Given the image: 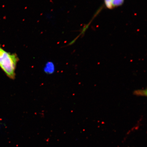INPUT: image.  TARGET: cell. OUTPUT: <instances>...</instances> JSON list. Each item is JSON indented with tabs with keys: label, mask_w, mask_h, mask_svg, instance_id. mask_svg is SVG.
Instances as JSON below:
<instances>
[{
	"label": "cell",
	"mask_w": 147,
	"mask_h": 147,
	"mask_svg": "<svg viewBox=\"0 0 147 147\" xmlns=\"http://www.w3.org/2000/svg\"><path fill=\"white\" fill-rule=\"evenodd\" d=\"M18 60L17 55L8 52L0 46V68L10 79L15 78Z\"/></svg>",
	"instance_id": "cell-1"
},
{
	"label": "cell",
	"mask_w": 147,
	"mask_h": 147,
	"mask_svg": "<svg viewBox=\"0 0 147 147\" xmlns=\"http://www.w3.org/2000/svg\"><path fill=\"white\" fill-rule=\"evenodd\" d=\"M134 94L139 96H146V89L138 90L134 91Z\"/></svg>",
	"instance_id": "cell-2"
},
{
	"label": "cell",
	"mask_w": 147,
	"mask_h": 147,
	"mask_svg": "<svg viewBox=\"0 0 147 147\" xmlns=\"http://www.w3.org/2000/svg\"><path fill=\"white\" fill-rule=\"evenodd\" d=\"M124 0H112L113 8L121 6L123 3Z\"/></svg>",
	"instance_id": "cell-3"
},
{
	"label": "cell",
	"mask_w": 147,
	"mask_h": 147,
	"mask_svg": "<svg viewBox=\"0 0 147 147\" xmlns=\"http://www.w3.org/2000/svg\"><path fill=\"white\" fill-rule=\"evenodd\" d=\"M105 4L106 7L108 9H112L113 8L112 4V0H104Z\"/></svg>",
	"instance_id": "cell-4"
}]
</instances>
